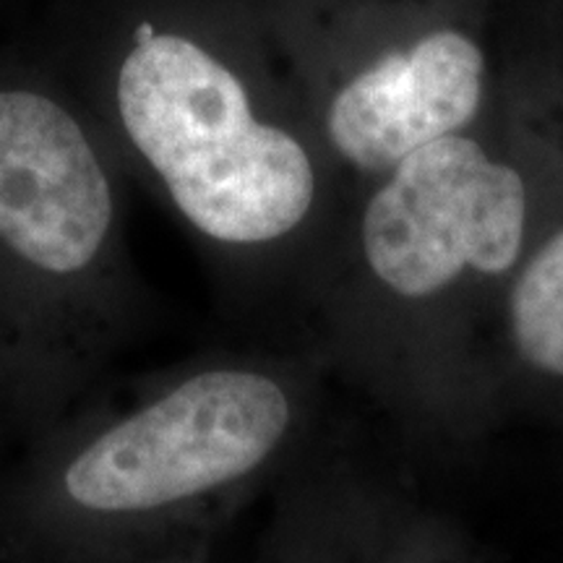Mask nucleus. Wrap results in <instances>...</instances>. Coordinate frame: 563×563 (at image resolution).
I'll return each mask as SVG.
<instances>
[{
    "mask_svg": "<svg viewBox=\"0 0 563 563\" xmlns=\"http://www.w3.org/2000/svg\"><path fill=\"white\" fill-rule=\"evenodd\" d=\"M298 363L203 355L95 389L0 475V563H207L256 485L300 452Z\"/></svg>",
    "mask_w": 563,
    "mask_h": 563,
    "instance_id": "f257e3e1",
    "label": "nucleus"
},
{
    "mask_svg": "<svg viewBox=\"0 0 563 563\" xmlns=\"http://www.w3.org/2000/svg\"><path fill=\"white\" fill-rule=\"evenodd\" d=\"M150 316L89 131L42 91L0 89V433L55 426Z\"/></svg>",
    "mask_w": 563,
    "mask_h": 563,
    "instance_id": "f03ea898",
    "label": "nucleus"
},
{
    "mask_svg": "<svg viewBox=\"0 0 563 563\" xmlns=\"http://www.w3.org/2000/svg\"><path fill=\"white\" fill-rule=\"evenodd\" d=\"M118 123L175 211L228 264L292 249L319 175L298 136L266 123L228 66L191 40L154 34L125 55Z\"/></svg>",
    "mask_w": 563,
    "mask_h": 563,
    "instance_id": "7ed1b4c3",
    "label": "nucleus"
},
{
    "mask_svg": "<svg viewBox=\"0 0 563 563\" xmlns=\"http://www.w3.org/2000/svg\"><path fill=\"white\" fill-rule=\"evenodd\" d=\"M525 241L522 175L452 133L391 167L365 203L357 258L382 292L433 300L467 279L509 277Z\"/></svg>",
    "mask_w": 563,
    "mask_h": 563,
    "instance_id": "20e7f679",
    "label": "nucleus"
},
{
    "mask_svg": "<svg viewBox=\"0 0 563 563\" xmlns=\"http://www.w3.org/2000/svg\"><path fill=\"white\" fill-rule=\"evenodd\" d=\"M483 100V53L460 32H433L336 91L327 136L363 173H389L407 154L460 133Z\"/></svg>",
    "mask_w": 563,
    "mask_h": 563,
    "instance_id": "39448f33",
    "label": "nucleus"
},
{
    "mask_svg": "<svg viewBox=\"0 0 563 563\" xmlns=\"http://www.w3.org/2000/svg\"><path fill=\"white\" fill-rule=\"evenodd\" d=\"M506 319L519 361L538 376L563 382V228L519 262Z\"/></svg>",
    "mask_w": 563,
    "mask_h": 563,
    "instance_id": "423d86ee",
    "label": "nucleus"
},
{
    "mask_svg": "<svg viewBox=\"0 0 563 563\" xmlns=\"http://www.w3.org/2000/svg\"><path fill=\"white\" fill-rule=\"evenodd\" d=\"M316 506L329 563H446L433 540L394 538L340 498L316 493Z\"/></svg>",
    "mask_w": 563,
    "mask_h": 563,
    "instance_id": "0eeeda50",
    "label": "nucleus"
},
{
    "mask_svg": "<svg viewBox=\"0 0 563 563\" xmlns=\"http://www.w3.org/2000/svg\"><path fill=\"white\" fill-rule=\"evenodd\" d=\"M262 563H329L319 506L311 490L295 496L274 527Z\"/></svg>",
    "mask_w": 563,
    "mask_h": 563,
    "instance_id": "6e6552de",
    "label": "nucleus"
},
{
    "mask_svg": "<svg viewBox=\"0 0 563 563\" xmlns=\"http://www.w3.org/2000/svg\"><path fill=\"white\" fill-rule=\"evenodd\" d=\"M154 34H157V32H154V26H152V24H141L139 30H136V45H139V42H146V40H152Z\"/></svg>",
    "mask_w": 563,
    "mask_h": 563,
    "instance_id": "1a4fd4ad",
    "label": "nucleus"
}]
</instances>
